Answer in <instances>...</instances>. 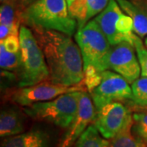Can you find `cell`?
<instances>
[{
	"label": "cell",
	"mask_w": 147,
	"mask_h": 147,
	"mask_svg": "<svg viewBox=\"0 0 147 147\" xmlns=\"http://www.w3.org/2000/svg\"><path fill=\"white\" fill-rule=\"evenodd\" d=\"M74 147H110V142L100 135L93 124H91L75 142Z\"/></svg>",
	"instance_id": "cell-19"
},
{
	"label": "cell",
	"mask_w": 147,
	"mask_h": 147,
	"mask_svg": "<svg viewBox=\"0 0 147 147\" xmlns=\"http://www.w3.org/2000/svg\"><path fill=\"white\" fill-rule=\"evenodd\" d=\"M42 49L49 79L53 84L74 86L84 81V59L71 36L55 30L31 29Z\"/></svg>",
	"instance_id": "cell-1"
},
{
	"label": "cell",
	"mask_w": 147,
	"mask_h": 147,
	"mask_svg": "<svg viewBox=\"0 0 147 147\" xmlns=\"http://www.w3.org/2000/svg\"><path fill=\"white\" fill-rule=\"evenodd\" d=\"M111 46L122 42L133 44V21L122 10L116 0H110L104 10L94 18Z\"/></svg>",
	"instance_id": "cell-6"
},
{
	"label": "cell",
	"mask_w": 147,
	"mask_h": 147,
	"mask_svg": "<svg viewBox=\"0 0 147 147\" xmlns=\"http://www.w3.org/2000/svg\"><path fill=\"white\" fill-rule=\"evenodd\" d=\"M132 117L131 110L121 102H111L96 109L93 125L100 135L110 140Z\"/></svg>",
	"instance_id": "cell-10"
},
{
	"label": "cell",
	"mask_w": 147,
	"mask_h": 147,
	"mask_svg": "<svg viewBox=\"0 0 147 147\" xmlns=\"http://www.w3.org/2000/svg\"><path fill=\"white\" fill-rule=\"evenodd\" d=\"M147 14V0H129Z\"/></svg>",
	"instance_id": "cell-25"
},
{
	"label": "cell",
	"mask_w": 147,
	"mask_h": 147,
	"mask_svg": "<svg viewBox=\"0 0 147 147\" xmlns=\"http://www.w3.org/2000/svg\"><path fill=\"white\" fill-rule=\"evenodd\" d=\"M110 0H74L69 11L78 23V30L84 27L94 16L100 14Z\"/></svg>",
	"instance_id": "cell-12"
},
{
	"label": "cell",
	"mask_w": 147,
	"mask_h": 147,
	"mask_svg": "<svg viewBox=\"0 0 147 147\" xmlns=\"http://www.w3.org/2000/svg\"><path fill=\"white\" fill-rule=\"evenodd\" d=\"M1 147H51V138L42 129H32L13 137L3 138Z\"/></svg>",
	"instance_id": "cell-13"
},
{
	"label": "cell",
	"mask_w": 147,
	"mask_h": 147,
	"mask_svg": "<svg viewBox=\"0 0 147 147\" xmlns=\"http://www.w3.org/2000/svg\"><path fill=\"white\" fill-rule=\"evenodd\" d=\"M25 123L19 110L13 107L3 109L0 114V137H13L24 132Z\"/></svg>",
	"instance_id": "cell-14"
},
{
	"label": "cell",
	"mask_w": 147,
	"mask_h": 147,
	"mask_svg": "<svg viewBox=\"0 0 147 147\" xmlns=\"http://www.w3.org/2000/svg\"><path fill=\"white\" fill-rule=\"evenodd\" d=\"M74 0H66V2H67V4H68V7L69 6H70L72 3H74Z\"/></svg>",
	"instance_id": "cell-26"
},
{
	"label": "cell",
	"mask_w": 147,
	"mask_h": 147,
	"mask_svg": "<svg viewBox=\"0 0 147 147\" xmlns=\"http://www.w3.org/2000/svg\"><path fill=\"white\" fill-rule=\"evenodd\" d=\"M134 48L130 42H119L111 46L107 58L108 69L119 74L131 84L140 78L142 72Z\"/></svg>",
	"instance_id": "cell-9"
},
{
	"label": "cell",
	"mask_w": 147,
	"mask_h": 147,
	"mask_svg": "<svg viewBox=\"0 0 147 147\" xmlns=\"http://www.w3.org/2000/svg\"><path fill=\"white\" fill-rule=\"evenodd\" d=\"M90 92L96 109L111 102H128L132 98L131 87L128 82L109 69L102 72L100 83Z\"/></svg>",
	"instance_id": "cell-8"
},
{
	"label": "cell",
	"mask_w": 147,
	"mask_h": 147,
	"mask_svg": "<svg viewBox=\"0 0 147 147\" xmlns=\"http://www.w3.org/2000/svg\"><path fill=\"white\" fill-rule=\"evenodd\" d=\"M0 1H1V3H7V2L11 1V0H0Z\"/></svg>",
	"instance_id": "cell-27"
},
{
	"label": "cell",
	"mask_w": 147,
	"mask_h": 147,
	"mask_svg": "<svg viewBox=\"0 0 147 147\" xmlns=\"http://www.w3.org/2000/svg\"><path fill=\"white\" fill-rule=\"evenodd\" d=\"M21 65L18 87L26 88L49 79V72L42 49L30 28L21 25L19 32Z\"/></svg>",
	"instance_id": "cell-3"
},
{
	"label": "cell",
	"mask_w": 147,
	"mask_h": 147,
	"mask_svg": "<svg viewBox=\"0 0 147 147\" xmlns=\"http://www.w3.org/2000/svg\"><path fill=\"white\" fill-rule=\"evenodd\" d=\"M122 10L133 21L135 34L141 38L147 34V14L129 0H116Z\"/></svg>",
	"instance_id": "cell-15"
},
{
	"label": "cell",
	"mask_w": 147,
	"mask_h": 147,
	"mask_svg": "<svg viewBox=\"0 0 147 147\" xmlns=\"http://www.w3.org/2000/svg\"><path fill=\"white\" fill-rule=\"evenodd\" d=\"M96 108L92 100L85 91L81 92L78 110L73 121L67 127L64 136L61 139L57 147H72L88 127L93 123Z\"/></svg>",
	"instance_id": "cell-11"
},
{
	"label": "cell",
	"mask_w": 147,
	"mask_h": 147,
	"mask_svg": "<svg viewBox=\"0 0 147 147\" xmlns=\"http://www.w3.org/2000/svg\"><path fill=\"white\" fill-rule=\"evenodd\" d=\"M79 91H85L81 84L65 86L45 81L33 86L13 90L7 95V97L15 104L26 107L34 103L53 100L61 95Z\"/></svg>",
	"instance_id": "cell-7"
},
{
	"label": "cell",
	"mask_w": 147,
	"mask_h": 147,
	"mask_svg": "<svg viewBox=\"0 0 147 147\" xmlns=\"http://www.w3.org/2000/svg\"><path fill=\"white\" fill-rule=\"evenodd\" d=\"M132 98L128 101L129 109L147 110V77H141L131 84Z\"/></svg>",
	"instance_id": "cell-17"
},
{
	"label": "cell",
	"mask_w": 147,
	"mask_h": 147,
	"mask_svg": "<svg viewBox=\"0 0 147 147\" xmlns=\"http://www.w3.org/2000/svg\"><path fill=\"white\" fill-rule=\"evenodd\" d=\"M145 46H146L147 48V38H146V39H145Z\"/></svg>",
	"instance_id": "cell-28"
},
{
	"label": "cell",
	"mask_w": 147,
	"mask_h": 147,
	"mask_svg": "<svg viewBox=\"0 0 147 147\" xmlns=\"http://www.w3.org/2000/svg\"><path fill=\"white\" fill-rule=\"evenodd\" d=\"M19 32H20L19 29L0 24V39L1 40H3L7 37L10 36L11 34H19Z\"/></svg>",
	"instance_id": "cell-23"
},
{
	"label": "cell",
	"mask_w": 147,
	"mask_h": 147,
	"mask_svg": "<svg viewBox=\"0 0 147 147\" xmlns=\"http://www.w3.org/2000/svg\"><path fill=\"white\" fill-rule=\"evenodd\" d=\"M74 35L84 59V69L94 68L100 73L107 70L111 45L96 20H90Z\"/></svg>",
	"instance_id": "cell-4"
},
{
	"label": "cell",
	"mask_w": 147,
	"mask_h": 147,
	"mask_svg": "<svg viewBox=\"0 0 147 147\" xmlns=\"http://www.w3.org/2000/svg\"><path fill=\"white\" fill-rule=\"evenodd\" d=\"M132 123L133 119L131 117L120 131L110 139V147H147L146 143L132 133Z\"/></svg>",
	"instance_id": "cell-16"
},
{
	"label": "cell",
	"mask_w": 147,
	"mask_h": 147,
	"mask_svg": "<svg viewBox=\"0 0 147 147\" xmlns=\"http://www.w3.org/2000/svg\"><path fill=\"white\" fill-rule=\"evenodd\" d=\"M22 23L30 29L55 30L69 36L78 30L66 0H38L23 11Z\"/></svg>",
	"instance_id": "cell-2"
},
{
	"label": "cell",
	"mask_w": 147,
	"mask_h": 147,
	"mask_svg": "<svg viewBox=\"0 0 147 147\" xmlns=\"http://www.w3.org/2000/svg\"><path fill=\"white\" fill-rule=\"evenodd\" d=\"M132 133L147 145V110L132 114Z\"/></svg>",
	"instance_id": "cell-21"
},
{
	"label": "cell",
	"mask_w": 147,
	"mask_h": 147,
	"mask_svg": "<svg viewBox=\"0 0 147 147\" xmlns=\"http://www.w3.org/2000/svg\"><path fill=\"white\" fill-rule=\"evenodd\" d=\"M21 65V52L11 53L0 45V66L2 70L14 72L19 70Z\"/></svg>",
	"instance_id": "cell-20"
},
{
	"label": "cell",
	"mask_w": 147,
	"mask_h": 147,
	"mask_svg": "<svg viewBox=\"0 0 147 147\" xmlns=\"http://www.w3.org/2000/svg\"><path fill=\"white\" fill-rule=\"evenodd\" d=\"M81 92L84 91L68 92L51 100L34 103L25 107L23 110L33 119L67 128L77 113Z\"/></svg>",
	"instance_id": "cell-5"
},
{
	"label": "cell",
	"mask_w": 147,
	"mask_h": 147,
	"mask_svg": "<svg viewBox=\"0 0 147 147\" xmlns=\"http://www.w3.org/2000/svg\"><path fill=\"white\" fill-rule=\"evenodd\" d=\"M133 46L141 66V74L142 77H147V48L137 34H135L133 38Z\"/></svg>",
	"instance_id": "cell-22"
},
{
	"label": "cell",
	"mask_w": 147,
	"mask_h": 147,
	"mask_svg": "<svg viewBox=\"0 0 147 147\" xmlns=\"http://www.w3.org/2000/svg\"><path fill=\"white\" fill-rule=\"evenodd\" d=\"M23 11L17 8L11 1L1 3L0 7V22L2 25L19 29L22 23Z\"/></svg>",
	"instance_id": "cell-18"
},
{
	"label": "cell",
	"mask_w": 147,
	"mask_h": 147,
	"mask_svg": "<svg viewBox=\"0 0 147 147\" xmlns=\"http://www.w3.org/2000/svg\"><path fill=\"white\" fill-rule=\"evenodd\" d=\"M37 1L38 0H12V2L17 7V8H19L22 11H24L27 7L31 6Z\"/></svg>",
	"instance_id": "cell-24"
}]
</instances>
